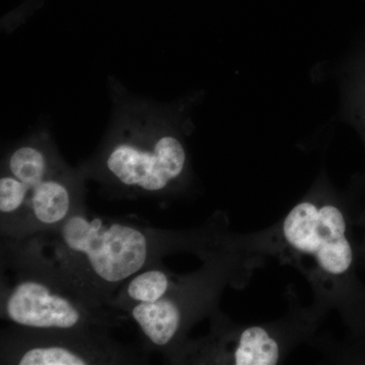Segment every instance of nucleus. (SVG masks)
Here are the masks:
<instances>
[{"label": "nucleus", "instance_id": "f257e3e1", "mask_svg": "<svg viewBox=\"0 0 365 365\" xmlns=\"http://www.w3.org/2000/svg\"><path fill=\"white\" fill-rule=\"evenodd\" d=\"M176 241L170 232L91 215L86 206L57 227L1 239V258L39 268L91 304L110 307L120 287L160 262Z\"/></svg>", "mask_w": 365, "mask_h": 365}, {"label": "nucleus", "instance_id": "f03ea898", "mask_svg": "<svg viewBox=\"0 0 365 365\" xmlns=\"http://www.w3.org/2000/svg\"><path fill=\"white\" fill-rule=\"evenodd\" d=\"M85 179L60 157L44 134L4 158L0 173L1 239L21 240L64 222L86 207Z\"/></svg>", "mask_w": 365, "mask_h": 365}, {"label": "nucleus", "instance_id": "7ed1b4c3", "mask_svg": "<svg viewBox=\"0 0 365 365\" xmlns=\"http://www.w3.org/2000/svg\"><path fill=\"white\" fill-rule=\"evenodd\" d=\"M133 124L113 132L97 155L79 170L112 197L169 195L186 170L184 144L160 124Z\"/></svg>", "mask_w": 365, "mask_h": 365}, {"label": "nucleus", "instance_id": "20e7f679", "mask_svg": "<svg viewBox=\"0 0 365 365\" xmlns=\"http://www.w3.org/2000/svg\"><path fill=\"white\" fill-rule=\"evenodd\" d=\"M74 294L45 271L1 258L0 316L11 325L55 330H108L121 318Z\"/></svg>", "mask_w": 365, "mask_h": 365}, {"label": "nucleus", "instance_id": "39448f33", "mask_svg": "<svg viewBox=\"0 0 365 365\" xmlns=\"http://www.w3.org/2000/svg\"><path fill=\"white\" fill-rule=\"evenodd\" d=\"M145 353L120 344L101 329L55 330L11 325L1 331L0 364L128 365L146 364Z\"/></svg>", "mask_w": 365, "mask_h": 365}, {"label": "nucleus", "instance_id": "423d86ee", "mask_svg": "<svg viewBox=\"0 0 365 365\" xmlns=\"http://www.w3.org/2000/svg\"><path fill=\"white\" fill-rule=\"evenodd\" d=\"M283 235L292 248L314 257L326 273L341 275L351 266L344 215L336 206L297 204L285 217Z\"/></svg>", "mask_w": 365, "mask_h": 365}, {"label": "nucleus", "instance_id": "0eeeda50", "mask_svg": "<svg viewBox=\"0 0 365 365\" xmlns=\"http://www.w3.org/2000/svg\"><path fill=\"white\" fill-rule=\"evenodd\" d=\"M176 280L163 267L162 262L153 264L129 278L110 302L109 307L124 312L136 304H155L168 294Z\"/></svg>", "mask_w": 365, "mask_h": 365}, {"label": "nucleus", "instance_id": "6e6552de", "mask_svg": "<svg viewBox=\"0 0 365 365\" xmlns=\"http://www.w3.org/2000/svg\"><path fill=\"white\" fill-rule=\"evenodd\" d=\"M237 365H275L280 356L277 341L261 327L242 331L234 350Z\"/></svg>", "mask_w": 365, "mask_h": 365}]
</instances>
